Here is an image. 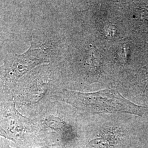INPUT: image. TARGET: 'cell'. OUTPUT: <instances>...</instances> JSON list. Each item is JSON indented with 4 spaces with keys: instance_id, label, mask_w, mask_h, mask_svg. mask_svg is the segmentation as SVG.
Here are the masks:
<instances>
[{
    "instance_id": "obj_1",
    "label": "cell",
    "mask_w": 148,
    "mask_h": 148,
    "mask_svg": "<svg viewBox=\"0 0 148 148\" xmlns=\"http://www.w3.org/2000/svg\"><path fill=\"white\" fill-rule=\"evenodd\" d=\"M54 96L79 111L88 114L126 112L142 116L148 111V107L136 105L114 89L93 93L63 90Z\"/></svg>"
},
{
    "instance_id": "obj_2",
    "label": "cell",
    "mask_w": 148,
    "mask_h": 148,
    "mask_svg": "<svg viewBox=\"0 0 148 148\" xmlns=\"http://www.w3.org/2000/svg\"><path fill=\"white\" fill-rule=\"evenodd\" d=\"M49 62L47 51L31 42L24 53L8 57L0 66V92L13 93L18 82L40 64Z\"/></svg>"
},
{
    "instance_id": "obj_3",
    "label": "cell",
    "mask_w": 148,
    "mask_h": 148,
    "mask_svg": "<svg viewBox=\"0 0 148 148\" xmlns=\"http://www.w3.org/2000/svg\"><path fill=\"white\" fill-rule=\"evenodd\" d=\"M32 132V121L16 109L13 93L0 92V136L16 142Z\"/></svg>"
},
{
    "instance_id": "obj_4",
    "label": "cell",
    "mask_w": 148,
    "mask_h": 148,
    "mask_svg": "<svg viewBox=\"0 0 148 148\" xmlns=\"http://www.w3.org/2000/svg\"><path fill=\"white\" fill-rule=\"evenodd\" d=\"M108 146V144L106 140L101 138L96 139L92 140L87 145L86 148H106Z\"/></svg>"
},
{
    "instance_id": "obj_5",
    "label": "cell",
    "mask_w": 148,
    "mask_h": 148,
    "mask_svg": "<svg viewBox=\"0 0 148 148\" xmlns=\"http://www.w3.org/2000/svg\"><path fill=\"white\" fill-rule=\"evenodd\" d=\"M12 148L11 147H10V146L8 145H6L5 146H2V148ZM49 148V147H42V148Z\"/></svg>"
}]
</instances>
